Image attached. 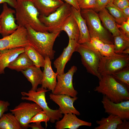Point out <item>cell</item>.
Masks as SVG:
<instances>
[{
	"mask_svg": "<svg viewBox=\"0 0 129 129\" xmlns=\"http://www.w3.org/2000/svg\"><path fill=\"white\" fill-rule=\"evenodd\" d=\"M127 66H129L128 54H117L109 57L101 55L98 72L101 76L111 75Z\"/></svg>",
	"mask_w": 129,
	"mask_h": 129,
	"instance_id": "ba28073f",
	"label": "cell"
},
{
	"mask_svg": "<svg viewBox=\"0 0 129 129\" xmlns=\"http://www.w3.org/2000/svg\"><path fill=\"white\" fill-rule=\"evenodd\" d=\"M101 102L105 113L117 116L122 120L129 119V100L115 103L103 95Z\"/></svg>",
	"mask_w": 129,
	"mask_h": 129,
	"instance_id": "4fadbf2b",
	"label": "cell"
},
{
	"mask_svg": "<svg viewBox=\"0 0 129 129\" xmlns=\"http://www.w3.org/2000/svg\"><path fill=\"white\" fill-rule=\"evenodd\" d=\"M45 63L43 72L41 86L46 89H48L54 91L57 83L56 79L58 74L53 70L51 66V62L48 57L44 58Z\"/></svg>",
	"mask_w": 129,
	"mask_h": 129,
	"instance_id": "2e32d148",
	"label": "cell"
},
{
	"mask_svg": "<svg viewBox=\"0 0 129 129\" xmlns=\"http://www.w3.org/2000/svg\"><path fill=\"white\" fill-rule=\"evenodd\" d=\"M117 129H129V122L128 120L124 119L123 120V122L118 124L117 126Z\"/></svg>",
	"mask_w": 129,
	"mask_h": 129,
	"instance_id": "f35d334b",
	"label": "cell"
},
{
	"mask_svg": "<svg viewBox=\"0 0 129 129\" xmlns=\"http://www.w3.org/2000/svg\"><path fill=\"white\" fill-rule=\"evenodd\" d=\"M24 52L34 65L38 67H43L45 63L44 58L32 46L30 45L24 47Z\"/></svg>",
	"mask_w": 129,
	"mask_h": 129,
	"instance_id": "4316f807",
	"label": "cell"
},
{
	"mask_svg": "<svg viewBox=\"0 0 129 129\" xmlns=\"http://www.w3.org/2000/svg\"><path fill=\"white\" fill-rule=\"evenodd\" d=\"M64 1L65 2L70 5L77 10H81L78 4L77 0H62Z\"/></svg>",
	"mask_w": 129,
	"mask_h": 129,
	"instance_id": "60d3db41",
	"label": "cell"
},
{
	"mask_svg": "<svg viewBox=\"0 0 129 129\" xmlns=\"http://www.w3.org/2000/svg\"><path fill=\"white\" fill-rule=\"evenodd\" d=\"M16 20L19 26L30 27L36 31L48 32V28L39 18L40 14L32 0H17Z\"/></svg>",
	"mask_w": 129,
	"mask_h": 129,
	"instance_id": "6da1fadb",
	"label": "cell"
},
{
	"mask_svg": "<svg viewBox=\"0 0 129 129\" xmlns=\"http://www.w3.org/2000/svg\"><path fill=\"white\" fill-rule=\"evenodd\" d=\"M114 0H109V2L113 3Z\"/></svg>",
	"mask_w": 129,
	"mask_h": 129,
	"instance_id": "f6af8a7d",
	"label": "cell"
},
{
	"mask_svg": "<svg viewBox=\"0 0 129 129\" xmlns=\"http://www.w3.org/2000/svg\"><path fill=\"white\" fill-rule=\"evenodd\" d=\"M27 34L26 28L19 26L13 33L0 39V50L19 47H25L30 45Z\"/></svg>",
	"mask_w": 129,
	"mask_h": 129,
	"instance_id": "8fae6325",
	"label": "cell"
},
{
	"mask_svg": "<svg viewBox=\"0 0 129 129\" xmlns=\"http://www.w3.org/2000/svg\"><path fill=\"white\" fill-rule=\"evenodd\" d=\"M1 54V53L0 51V56Z\"/></svg>",
	"mask_w": 129,
	"mask_h": 129,
	"instance_id": "bcb514c9",
	"label": "cell"
},
{
	"mask_svg": "<svg viewBox=\"0 0 129 129\" xmlns=\"http://www.w3.org/2000/svg\"><path fill=\"white\" fill-rule=\"evenodd\" d=\"M113 42L115 52L116 54H122L123 51L129 47V37L122 33L113 37Z\"/></svg>",
	"mask_w": 129,
	"mask_h": 129,
	"instance_id": "83f0119b",
	"label": "cell"
},
{
	"mask_svg": "<svg viewBox=\"0 0 129 129\" xmlns=\"http://www.w3.org/2000/svg\"><path fill=\"white\" fill-rule=\"evenodd\" d=\"M105 8L109 11L118 24L121 25L127 20L120 9L113 3H109Z\"/></svg>",
	"mask_w": 129,
	"mask_h": 129,
	"instance_id": "f546056e",
	"label": "cell"
},
{
	"mask_svg": "<svg viewBox=\"0 0 129 129\" xmlns=\"http://www.w3.org/2000/svg\"><path fill=\"white\" fill-rule=\"evenodd\" d=\"M19 122L11 113H4L0 118V129H22Z\"/></svg>",
	"mask_w": 129,
	"mask_h": 129,
	"instance_id": "484cf974",
	"label": "cell"
},
{
	"mask_svg": "<svg viewBox=\"0 0 129 129\" xmlns=\"http://www.w3.org/2000/svg\"><path fill=\"white\" fill-rule=\"evenodd\" d=\"M40 15L47 16L55 11L64 3L62 0H32Z\"/></svg>",
	"mask_w": 129,
	"mask_h": 129,
	"instance_id": "d6986e66",
	"label": "cell"
},
{
	"mask_svg": "<svg viewBox=\"0 0 129 129\" xmlns=\"http://www.w3.org/2000/svg\"><path fill=\"white\" fill-rule=\"evenodd\" d=\"M122 54H129V47L125 49L123 51Z\"/></svg>",
	"mask_w": 129,
	"mask_h": 129,
	"instance_id": "ee69618b",
	"label": "cell"
},
{
	"mask_svg": "<svg viewBox=\"0 0 129 129\" xmlns=\"http://www.w3.org/2000/svg\"><path fill=\"white\" fill-rule=\"evenodd\" d=\"M50 118L45 112L42 110L37 113L30 120L29 123L35 122H44L46 127L47 126V122L50 121Z\"/></svg>",
	"mask_w": 129,
	"mask_h": 129,
	"instance_id": "4dcf8cb0",
	"label": "cell"
},
{
	"mask_svg": "<svg viewBox=\"0 0 129 129\" xmlns=\"http://www.w3.org/2000/svg\"><path fill=\"white\" fill-rule=\"evenodd\" d=\"M33 65L32 62L24 52L19 54L7 67L18 72H21Z\"/></svg>",
	"mask_w": 129,
	"mask_h": 129,
	"instance_id": "cb8c5ba5",
	"label": "cell"
},
{
	"mask_svg": "<svg viewBox=\"0 0 129 129\" xmlns=\"http://www.w3.org/2000/svg\"><path fill=\"white\" fill-rule=\"evenodd\" d=\"M89 42L93 48L99 52L103 48L104 43L99 38L95 37L91 38Z\"/></svg>",
	"mask_w": 129,
	"mask_h": 129,
	"instance_id": "836d02e7",
	"label": "cell"
},
{
	"mask_svg": "<svg viewBox=\"0 0 129 129\" xmlns=\"http://www.w3.org/2000/svg\"><path fill=\"white\" fill-rule=\"evenodd\" d=\"M61 31L66 32L69 39L74 40L77 42L80 36L79 30L76 22L71 14L64 22Z\"/></svg>",
	"mask_w": 129,
	"mask_h": 129,
	"instance_id": "603a6c76",
	"label": "cell"
},
{
	"mask_svg": "<svg viewBox=\"0 0 129 129\" xmlns=\"http://www.w3.org/2000/svg\"><path fill=\"white\" fill-rule=\"evenodd\" d=\"M71 14L77 23L80 33L77 43L81 44L90 41L91 38L85 19L82 16L80 10L71 6Z\"/></svg>",
	"mask_w": 129,
	"mask_h": 129,
	"instance_id": "ac0fdd59",
	"label": "cell"
},
{
	"mask_svg": "<svg viewBox=\"0 0 129 129\" xmlns=\"http://www.w3.org/2000/svg\"><path fill=\"white\" fill-rule=\"evenodd\" d=\"M109 3V0H96V6L93 10L95 11L99 12L105 8Z\"/></svg>",
	"mask_w": 129,
	"mask_h": 129,
	"instance_id": "d590c367",
	"label": "cell"
},
{
	"mask_svg": "<svg viewBox=\"0 0 129 129\" xmlns=\"http://www.w3.org/2000/svg\"><path fill=\"white\" fill-rule=\"evenodd\" d=\"M27 37L30 45L44 58L54 59L55 51L53 49L54 42L60 32H43L36 31L29 26L26 27Z\"/></svg>",
	"mask_w": 129,
	"mask_h": 129,
	"instance_id": "7a4b0ae2",
	"label": "cell"
},
{
	"mask_svg": "<svg viewBox=\"0 0 129 129\" xmlns=\"http://www.w3.org/2000/svg\"><path fill=\"white\" fill-rule=\"evenodd\" d=\"M49 91L42 87L38 88L36 90H31L27 92L22 91L21 94L23 96L21 99L33 101L39 105L50 118V121L52 123L56 120H59L62 118V114L59 109L53 110L48 106L46 99V93Z\"/></svg>",
	"mask_w": 129,
	"mask_h": 129,
	"instance_id": "52a82bcc",
	"label": "cell"
},
{
	"mask_svg": "<svg viewBox=\"0 0 129 129\" xmlns=\"http://www.w3.org/2000/svg\"><path fill=\"white\" fill-rule=\"evenodd\" d=\"M71 6L68 3H64L48 16L39 15V20L47 28L49 32H60L63 24L71 14Z\"/></svg>",
	"mask_w": 129,
	"mask_h": 129,
	"instance_id": "8992f818",
	"label": "cell"
},
{
	"mask_svg": "<svg viewBox=\"0 0 129 129\" xmlns=\"http://www.w3.org/2000/svg\"><path fill=\"white\" fill-rule=\"evenodd\" d=\"M77 70L75 66H73L66 73L58 75L57 81L54 90L52 93L64 94L72 97H76L78 94L73 85V77Z\"/></svg>",
	"mask_w": 129,
	"mask_h": 129,
	"instance_id": "30bf717a",
	"label": "cell"
},
{
	"mask_svg": "<svg viewBox=\"0 0 129 129\" xmlns=\"http://www.w3.org/2000/svg\"><path fill=\"white\" fill-rule=\"evenodd\" d=\"M21 72L31 83V90L36 91L38 85L41 84L43 72L40 68L33 65Z\"/></svg>",
	"mask_w": 129,
	"mask_h": 129,
	"instance_id": "7402d4cb",
	"label": "cell"
},
{
	"mask_svg": "<svg viewBox=\"0 0 129 129\" xmlns=\"http://www.w3.org/2000/svg\"><path fill=\"white\" fill-rule=\"evenodd\" d=\"M10 105L8 101L0 99V118L4 113L8 111V107Z\"/></svg>",
	"mask_w": 129,
	"mask_h": 129,
	"instance_id": "8d00e7d4",
	"label": "cell"
},
{
	"mask_svg": "<svg viewBox=\"0 0 129 129\" xmlns=\"http://www.w3.org/2000/svg\"><path fill=\"white\" fill-rule=\"evenodd\" d=\"M113 3L120 9L129 6V0H114Z\"/></svg>",
	"mask_w": 129,
	"mask_h": 129,
	"instance_id": "74e56055",
	"label": "cell"
},
{
	"mask_svg": "<svg viewBox=\"0 0 129 129\" xmlns=\"http://www.w3.org/2000/svg\"><path fill=\"white\" fill-rule=\"evenodd\" d=\"M42 108L35 102L20 103L10 111L16 117L22 129L29 128L30 120Z\"/></svg>",
	"mask_w": 129,
	"mask_h": 129,
	"instance_id": "9c48e42d",
	"label": "cell"
},
{
	"mask_svg": "<svg viewBox=\"0 0 129 129\" xmlns=\"http://www.w3.org/2000/svg\"><path fill=\"white\" fill-rule=\"evenodd\" d=\"M76 52L81 56L82 63L87 72L97 76L99 80L102 76L98 72L101 55L96 50L89 42L79 44Z\"/></svg>",
	"mask_w": 129,
	"mask_h": 129,
	"instance_id": "5b68a950",
	"label": "cell"
},
{
	"mask_svg": "<svg viewBox=\"0 0 129 129\" xmlns=\"http://www.w3.org/2000/svg\"><path fill=\"white\" fill-rule=\"evenodd\" d=\"M6 3L15 8L17 4V0H0V4Z\"/></svg>",
	"mask_w": 129,
	"mask_h": 129,
	"instance_id": "ab89813d",
	"label": "cell"
},
{
	"mask_svg": "<svg viewBox=\"0 0 129 129\" xmlns=\"http://www.w3.org/2000/svg\"><path fill=\"white\" fill-rule=\"evenodd\" d=\"M94 90L102 94L114 103L129 100V90L117 82L111 75L102 76L98 85Z\"/></svg>",
	"mask_w": 129,
	"mask_h": 129,
	"instance_id": "3957f363",
	"label": "cell"
},
{
	"mask_svg": "<svg viewBox=\"0 0 129 129\" xmlns=\"http://www.w3.org/2000/svg\"><path fill=\"white\" fill-rule=\"evenodd\" d=\"M123 122V120L118 116L110 114L107 118L103 117L100 120L96 121L99 125L94 129H116L117 125Z\"/></svg>",
	"mask_w": 129,
	"mask_h": 129,
	"instance_id": "d4e9b609",
	"label": "cell"
},
{
	"mask_svg": "<svg viewBox=\"0 0 129 129\" xmlns=\"http://www.w3.org/2000/svg\"><path fill=\"white\" fill-rule=\"evenodd\" d=\"M98 14L103 24L113 37L122 34L114 19L106 8L99 11Z\"/></svg>",
	"mask_w": 129,
	"mask_h": 129,
	"instance_id": "44dd1931",
	"label": "cell"
},
{
	"mask_svg": "<svg viewBox=\"0 0 129 129\" xmlns=\"http://www.w3.org/2000/svg\"><path fill=\"white\" fill-rule=\"evenodd\" d=\"M91 125V123L79 119L74 114L68 113L64 114L62 119L56 122L55 127L56 129H77L81 126Z\"/></svg>",
	"mask_w": 129,
	"mask_h": 129,
	"instance_id": "e0dca14e",
	"label": "cell"
},
{
	"mask_svg": "<svg viewBox=\"0 0 129 129\" xmlns=\"http://www.w3.org/2000/svg\"><path fill=\"white\" fill-rule=\"evenodd\" d=\"M118 28H120L121 32L129 37V18L121 25L117 24Z\"/></svg>",
	"mask_w": 129,
	"mask_h": 129,
	"instance_id": "e575fe53",
	"label": "cell"
},
{
	"mask_svg": "<svg viewBox=\"0 0 129 129\" xmlns=\"http://www.w3.org/2000/svg\"><path fill=\"white\" fill-rule=\"evenodd\" d=\"M29 128L32 129H44V128L42 125L41 123L35 122L30 124Z\"/></svg>",
	"mask_w": 129,
	"mask_h": 129,
	"instance_id": "b9f144b4",
	"label": "cell"
},
{
	"mask_svg": "<svg viewBox=\"0 0 129 129\" xmlns=\"http://www.w3.org/2000/svg\"><path fill=\"white\" fill-rule=\"evenodd\" d=\"M120 9L126 19L127 20L129 18V6L122 9Z\"/></svg>",
	"mask_w": 129,
	"mask_h": 129,
	"instance_id": "7bdbcfd3",
	"label": "cell"
},
{
	"mask_svg": "<svg viewBox=\"0 0 129 129\" xmlns=\"http://www.w3.org/2000/svg\"><path fill=\"white\" fill-rule=\"evenodd\" d=\"M99 53L102 56L107 57L114 56L117 54L115 52L114 44L106 43H104Z\"/></svg>",
	"mask_w": 129,
	"mask_h": 129,
	"instance_id": "1f68e13d",
	"label": "cell"
},
{
	"mask_svg": "<svg viewBox=\"0 0 129 129\" xmlns=\"http://www.w3.org/2000/svg\"><path fill=\"white\" fill-rule=\"evenodd\" d=\"M50 99L59 106V109L62 114L73 113L77 115H80L79 112L74 106L73 103L78 99L77 97H72L64 94L50 93Z\"/></svg>",
	"mask_w": 129,
	"mask_h": 129,
	"instance_id": "5bb4252c",
	"label": "cell"
},
{
	"mask_svg": "<svg viewBox=\"0 0 129 129\" xmlns=\"http://www.w3.org/2000/svg\"><path fill=\"white\" fill-rule=\"evenodd\" d=\"M78 44L76 41L69 39L68 45L60 55L54 61V64L56 69V73L59 75L64 73L65 65L70 59L73 53L76 52Z\"/></svg>",
	"mask_w": 129,
	"mask_h": 129,
	"instance_id": "9a60e30c",
	"label": "cell"
},
{
	"mask_svg": "<svg viewBox=\"0 0 129 129\" xmlns=\"http://www.w3.org/2000/svg\"><path fill=\"white\" fill-rule=\"evenodd\" d=\"M81 13L86 21L91 38H97L104 43L113 44V37L102 25L96 11L92 9H84Z\"/></svg>",
	"mask_w": 129,
	"mask_h": 129,
	"instance_id": "277c9868",
	"label": "cell"
},
{
	"mask_svg": "<svg viewBox=\"0 0 129 129\" xmlns=\"http://www.w3.org/2000/svg\"><path fill=\"white\" fill-rule=\"evenodd\" d=\"M118 82L129 90V66H127L111 75Z\"/></svg>",
	"mask_w": 129,
	"mask_h": 129,
	"instance_id": "f1b7e54d",
	"label": "cell"
},
{
	"mask_svg": "<svg viewBox=\"0 0 129 129\" xmlns=\"http://www.w3.org/2000/svg\"><path fill=\"white\" fill-rule=\"evenodd\" d=\"M15 10L9 7L6 3L3 4L2 12L0 14V33L3 37L12 34L17 29L14 14Z\"/></svg>",
	"mask_w": 129,
	"mask_h": 129,
	"instance_id": "7c38bea8",
	"label": "cell"
},
{
	"mask_svg": "<svg viewBox=\"0 0 129 129\" xmlns=\"http://www.w3.org/2000/svg\"><path fill=\"white\" fill-rule=\"evenodd\" d=\"M0 75L5 73L4 70L21 53L24 52V47H19L0 50Z\"/></svg>",
	"mask_w": 129,
	"mask_h": 129,
	"instance_id": "ffe728a7",
	"label": "cell"
},
{
	"mask_svg": "<svg viewBox=\"0 0 129 129\" xmlns=\"http://www.w3.org/2000/svg\"><path fill=\"white\" fill-rule=\"evenodd\" d=\"M77 1L80 9L93 10L96 6V0H77Z\"/></svg>",
	"mask_w": 129,
	"mask_h": 129,
	"instance_id": "d6a6232c",
	"label": "cell"
},
{
	"mask_svg": "<svg viewBox=\"0 0 129 129\" xmlns=\"http://www.w3.org/2000/svg\"><path fill=\"white\" fill-rule=\"evenodd\" d=\"M0 33H1V30H0Z\"/></svg>",
	"mask_w": 129,
	"mask_h": 129,
	"instance_id": "7dc6e473",
	"label": "cell"
}]
</instances>
